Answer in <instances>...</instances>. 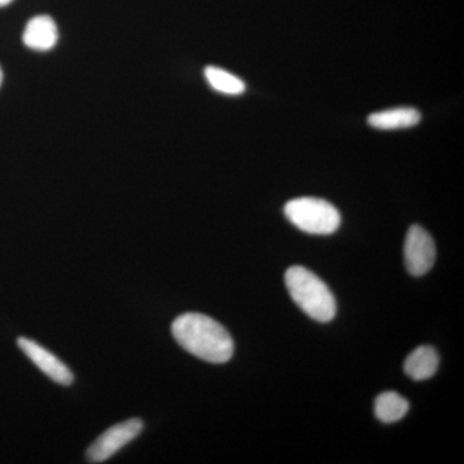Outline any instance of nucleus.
<instances>
[{"mask_svg":"<svg viewBox=\"0 0 464 464\" xmlns=\"http://www.w3.org/2000/svg\"><path fill=\"white\" fill-rule=\"evenodd\" d=\"M204 75L208 83L213 90L219 93L228 94V96H237V94L246 92V84L241 79L231 72H226L216 66H208L204 70Z\"/></svg>","mask_w":464,"mask_h":464,"instance_id":"11","label":"nucleus"},{"mask_svg":"<svg viewBox=\"0 0 464 464\" xmlns=\"http://www.w3.org/2000/svg\"><path fill=\"white\" fill-rule=\"evenodd\" d=\"M17 344L34 364L38 366L43 373L50 377L52 381L63 384V386H70L74 382L72 372L47 348L25 337L18 338Z\"/></svg>","mask_w":464,"mask_h":464,"instance_id":"6","label":"nucleus"},{"mask_svg":"<svg viewBox=\"0 0 464 464\" xmlns=\"http://www.w3.org/2000/svg\"><path fill=\"white\" fill-rule=\"evenodd\" d=\"M439 364L438 351L432 346H420L406 357L404 371L413 381H426L435 375Z\"/></svg>","mask_w":464,"mask_h":464,"instance_id":"8","label":"nucleus"},{"mask_svg":"<svg viewBox=\"0 0 464 464\" xmlns=\"http://www.w3.org/2000/svg\"><path fill=\"white\" fill-rule=\"evenodd\" d=\"M11 2L12 0H0V7H5V5H8Z\"/></svg>","mask_w":464,"mask_h":464,"instance_id":"12","label":"nucleus"},{"mask_svg":"<svg viewBox=\"0 0 464 464\" xmlns=\"http://www.w3.org/2000/svg\"><path fill=\"white\" fill-rule=\"evenodd\" d=\"M409 411L408 400L398 392L389 391L381 393L375 400V415L383 423H395L402 420Z\"/></svg>","mask_w":464,"mask_h":464,"instance_id":"10","label":"nucleus"},{"mask_svg":"<svg viewBox=\"0 0 464 464\" xmlns=\"http://www.w3.org/2000/svg\"><path fill=\"white\" fill-rule=\"evenodd\" d=\"M286 218L299 230L313 235H331L341 225L337 208L317 198H298L284 208Z\"/></svg>","mask_w":464,"mask_h":464,"instance_id":"3","label":"nucleus"},{"mask_svg":"<svg viewBox=\"0 0 464 464\" xmlns=\"http://www.w3.org/2000/svg\"><path fill=\"white\" fill-rule=\"evenodd\" d=\"M23 41L33 51H51L58 41V30L53 18L36 16L27 23Z\"/></svg>","mask_w":464,"mask_h":464,"instance_id":"7","label":"nucleus"},{"mask_svg":"<svg viewBox=\"0 0 464 464\" xmlns=\"http://www.w3.org/2000/svg\"><path fill=\"white\" fill-rule=\"evenodd\" d=\"M404 258L406 270L413 276H422L435 265V241L420 226L413 225L409 228L405 239Z\"/></svg>","mask_w":464,"mask_h":464,"instance_id":"5","label":"nucleus"},{"mask_svg":"<svg viewBox=\"0 0 464 464\" xmlns=\"http://www.w3.org/2000/svg\"><path fill=\"white\" fill-rule=\"evenodd\" d=\"M290 297L311 319L329 323L337 313L334 295L325 283L302 266H293L285 273Z\"/></svg>","mask_w":464,"mask_h":464,"instance_id":"2","label":"nucleus"},{"mask_svg":"<svg viewBox=\"0 0 464 464\" xmlns=\"http://www.w3.org/2000/svg\"><path fill=\"white\" fill-rule=\"evenodd\" d=\"M174 340L191 355L212 364H225L234 355L230 333L212 317L188 313L172 324Z\"/></svg>","mask_w":464,"mask_h":464,"instance_id":"1","label":"nucleus"},{"mask_svg":"<svg viewBox=\"0 0 464 464\" xmlns=\"http://www.w3.org/2000/svg\"><path fill=\"white\" fill-rule=\"evenodd\" d=\"M143 426L145 424L140 418H132V420H124V422L110 427L88 448V462H106L125 445L133 441L142 432Z\"/></svg>","mask_w":464,"mask_h":464,"instance_id":"4","label":"nucleus"},{"mask_svg":"<svg viewBox=\"0 0 464 464\" xmlns=\"http://www.w3.org/2000/svg\"><path fill=\"white\" fill-rule=\"evenodd\" d=\"M3 83V70L2 67H0V85Z\"/></svg>","mask_w":464,"mask_h":464,"instance_id":"13","label":"nucleus"},{"mask_svg":"<svg viewBox=\"0 0 464 464\" xmlns=\"http://www.w3.org/2000/svg\"><path fill=\"white\" fill-rule=\"evenodd\" d=\"M420 121V112L413 108H395L374 112L368 123L377 130H395L411 128Z\"/></svg>","mask_w":464,"mask_h":464,"instance_id":"9","label":"nucleus"}]
</instances>
